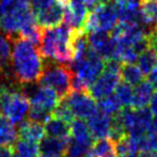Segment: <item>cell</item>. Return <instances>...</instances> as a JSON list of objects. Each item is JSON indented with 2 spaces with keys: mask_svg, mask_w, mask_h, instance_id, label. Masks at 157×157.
Masks as SVG:
<instances>
[{
  "mask_svg": "<svg viewBox=\"0 0 157 157\" xmlns=\"http://www.w3.org/2000/svg\"><path fill=\"white\" fill-rule=\"evenodd\" d=\"M11 42L13 43L10 61L12 81L21 87L37 82L44 68L39 49L21 36L12 37Z\"/></svg>",
  "mask_w": 157,
  "mask_h": 157,
  "instance_id": "cell-1",
  "label": "cell"
},
{
  "mask_svg": "<svg viewBox=\"0 0 157 157\" xmlns=\"http://www.w3.org/2000/svg\"><path fill=\"white\" fill-rule=\"evenodd\" d=\"M74 32L75 30L65 23L57 27L43 28L39 45V52L42 58L70 65L74 56Z\"/></svg>",
  "mask_w": 157,
  "mask_h": 157,
  "instance_id": "cell-2",
  "label": "cell"
},
{
  "mask_svg": "<svg viewBox=\"0 0 157 157\" xmlns=\"http://www.w3.org/2000/svg\"><path fill=\"white\" fill-rule=\"evenodd\" d=\"M35 19L29 0H0V31L10 39L17 36L24 26Z\"/></svg>",
  "mask_w": 157,
  "mask_h": 157,
  "instance_id": "cell-3",
  "label": "cell"
},
{
  "mask_svg": "<svg viewBox=\"0 0 157 157\" xmlns=\"http://www.w3.org/2000/svg\"><path fill=\"white\" fill-rule=\"evenodd\" d=\"M30 101L24 90L13 85L3 86L0 91V113L13 124H21L29 113Z\"/></svg>",
  "mask_w": 157,
  "mask_h": 157,
  "instance_id": "cell-4",
  "label": "cell"
},
{
  "mask_svg": "<svg viewBox=\"0 0 157 157\" xmlns=\"http://www.w3.org/2000/svg\"><path fill=\"white\" fill-rule=\"evenodd\" d=\"M73 74L70 65L48 60L44 62V68L37 82L52 89L61 99L72 91Z\"/></svg>",
  "mask_w": 157,
  "mask_h": 157,
  "instance_id": "cell-5",
  "label": "cell"
},
{
  "mask_svg": "<svg viewBox=\"0 0 157 157\" xmlns=\"http://www.w3.org/2000/svg\"><path fill=\"white\" fill-rule=\"evenodd\" d=\"M122 64V62L114 59L105 61L103 73L89 88V93L94 99H101L113 93L117 86L120 82Z\"/></svg>",
  "mask_w": 157,
  "mask_h": 157,
  "instance_id": "cell-6",
  "label": "cell"
},
{
  "mask_svg": "<svg viewBox=\"0 0 157 157\" xmlns=\"http://www.w3.org/2000/svg\"><path fill=\"white\" fill-rule=\"evenodd\" d=\"M118 15L111 3H101L89 13L83 32L93 31L110 32L118 25Z\"/></svg>",
  "mask_w": 157,
  "mask_h": 157,
  "instance_id": "cell-7",
  "label": "cell"
},
{
  "mask_svg": "<svg viewBox=\"0 0 157 157\" xmlns=\"http://www.w3.org/2000/svg\"><path fill=\"white\" fill-rule=\"evenodd\" d=\"M121 116L124 123L126 134L132 137H138L147 134L153 122V113L149 108L128 107L121 110Z\"/></svg>",
  "mask_w": 157,
  "mask_h": 157,
  "instance_id": "cell-8",
  "label": "cell"
},
{
  "mask_svg": "<svg viewBox=\"0 0 157 157\" xmlns=\"http://www.w3.org/2000/svg\"><path fill=\"white\" fill-rule=\"evenodd\" d=\"M62 99L68 106L75 118L81 120L88 119L97 109V104L89 91L72 90Z\"/></svg>",
  "mask_w": 157,
  "mask_h": 157,
  "instance_id": "cell-9",
  "label": "cell"
},
{
  "mask_svg": "<svg viewBox=\"0 0 157 157\" xmlns=\"http://www.w3.org/2000/svg\"><path fill=\"white\" fill-rule=\"evenodd\" d=\"M25 92V91H24ZM30 101V107L41 109L52 113L57 108L61 98L52 89L45 86H40L28 93L25 92Z\"/></svg>",
  "mask_w": 157,
  "mask_h": 157,
  "instance_id": "cell-10",
  "label": "cell"
},
{
  "mask_svg": "<svg viewBox=\"0 0 157 157\" xmlns=\"http://www.w3.org/2000/svg\"><path fill=\"white\" fill-rule=\"evenodd\" d=\"M89 13L85 0H68L65 6L64 21L72 29L83 32Z\"/></svg>",
  "mask_w": 157,
  "mask_h": 157,
  "instance_id": "cell-11",
  "label": "cell"
},
{
  "mask_svg": "<svg viewBox=\"0 0 157 157\" xmlns=\"http://www.w3.org/2000/svg\"><path fill=\"white\" fill-rule=\"evenodd\" d=\"M68 0H57L52 6L35 13L36 21L42 28H52L61 25L64 19L65 6Z\"/></svg>",
  "mask_w": 157,
  "mask_h": 157,
  "instance_id": "cell-12",
  "label": "cell"
},
{
  "mask_svg": "<svg viewBox=\"0 0 157 157\" xmlns=\"http://www.w3.org/2000/svg\"><path fill=\"white\" fill-rule=\"evenodd\" d=\"M87 120V125L89 127L90 134L94 140L109 137L111 117L104 113L99 109H96Z\"/></svg>",
  "mask_w": 157,
  "mask_h": 157,
  "instance_id": "cell-13",
  "label": "cell"
},
{
  "mask_svg": "<svg viewBox=\"0 0 157 157\" xmlns=\"http://www.w3.org/2000/svg\"><path fill=\"white\" fill-rule=\"evenodd\" d=\"M111 4L118 15V18L121 21L129 24H140L139 1L137 0H112Z\"/></svg>",
  "mask_w": 157,
  "mask_h": 157,
  "instance_id": "cell-14",
  "label": "cell"
},
{
  "mask_svg": "<svg viewBox=\"0 0 157 157\" xmlns=\"http://www.w3.org/2000/svg\"><path fill=\"white\" fill-rule=\"evenodd\" d=\"M17 136L18 139L39 143L45 136V127L42 123L34 122L32 120L24 121L23 123H21Z\"/></svg>",
  "mask_w": 157,
  "mask_h": 157,
  "instance_id": "cell-15",
  "label": "cell"
},
{
  "mask_svg": "<svg viewBox=\"0 0 157 157\" xmlns=\"http://www.w3.org/2000/svg\"><path fill=\"white\" fill-rule=\"evenodd\" d=\"M70 138H55V137H45L40 143V153L54 154L65 157L67 147L70 144Z\"/></svg>",
  "mask_w": 157,
  "mask_h": 157,
  "instance_id": "cell-16",
  "label": "cell"
},
{
  "mask_svg": "<svg viewBox=\"0 0 157 157\" xmlns=\"http://www.w3.org/2000/svg\"><path fill=\"white\" fill-rule=\"evenodd\" d=\"M153 86L150 83L149 80H142L140 83H138L134 89L130 107L135 109L147 107L153 96Z\"/></svg>",
  "mask_w": 157,
  "mask_h": 157,
  "instance_id": "cell-17",
  "label": "cell"
},
{
  "mask_svg": "<svg viewBox=\"0 0 157 157\" xmlns=\"http://www.w3.org/2000/svg\"><path fill=\"white\" fill-rule=\"evenodd\" d=\"M45 134L55 138H70L71 137V123L65 122L59 118L52 116L45 123Z\"/></svg>",
  "mask_w": 157,
  "mask_h": 157,
  "instance_id": "cell-18",
  "label": "cell"
},
{
  "mask_svg": "<svg viewBox=\"0 0 157 157\" xmlns=\"http://www.w3.org/2000/svg\"><path fill=\"white\" fill-rule=\"evenodd\" d=\"M85 157H117L114 141L110 138L98 139L93 142Z\"/></svg>",
  "mask_w": 157,
  "mask_h": 157,
  "instance_id": "cell-19",
  "label": "cell"
},
{
  "mask_svg": "<svg viewBox=\"0 0 157 157\" xmlns=\"http://www.w3.org/2000/svg\"><path fill=\"white\" fill-rule=\"evenodd\" d=\"M16 137L14 124L0 113V147H13L16 142Z\"/></svg>",
  "mask_w": 157,
  "mask_h": 157,
  "instance_id": "cell-20",
  "label": "cell"
},
{
  "mask_svg": "<svg viewBox=\"0 0 157 157\" xmlns=\"http://www.w3.org/2000/svg\"><path fill=\"white\" fill-rule=\"evenodd\" d=\"M71 139L78 142L93 143V138L90 134L87 122L81 119H76L71 123Z\"/></svg>",
  "mask_w": 157,
  "mask_h": 157,
  "instance_id": "cell-21",
  "label": "cell"
},
{
  "mask_svg": "<svg viewBox=\"0 0 157 157\" xmlns=\"http://www.w3.org/2000/svg\"><path fill=\"white\" fill-rule=\"evenodd\" d=\"M11 61V39L0 32V74L9 78Z\"/></svg>",
  "mask_w": 157,
  "mask_h": 157,
  "instance_id": "cell-22",
  "label": "cell"
},
{
  "mask_svg": "<svg viewBox=\"0 0 157 157\" xmlns=\"http://www.w3.org/2000/svg\"><path fill=\"white\" fill-rule=\"evenodd\" d=\"M120 76L123 81L130 86H137L143 80V76L141 70L138 65H135L134 63H124L121 67Z\"/></svg>",
  "mask_w": 157,
  "mask_h": 157,
  "instance_id": "cell-23",
  "label": "cell"
},
{
  "mask_svg": "<svg viewBox=\"0 0 157 157\" xmlns=\"http://www.w3.org/2000/svg\"><path fill=\"white\" fill-rule=\"evenodd\" d=\"M15 157H39L40 144L32 141L18 139L14 143Z\"/></svg>",
  "mask_w": 157,
  "mask_h": 157,
  "instance_id": "cell-24",
  "label": "cell"
},
{
  "mask_svg": "<svg viewBox=\"0 0 157 157\" xmlns=\"http://www.w3.org/2000/svg\"><path fill=\"white\" fill-rule=\"evenodd\" d=\"M137 61H138V67L141 70L142 74L149 75L157 65V52L153 48L149 47L142 54H140Z\"/></svg>",
  "mask_w": 157,
  "mask_h": 157,
  "instance_id": "cell-25",
  "label": "cell"
},
{
  "mask_svg": "<svg viewBox=\"0 0 157 157\" xmlns=\"http://www.w3.org/2000/svg\"><path fill=\"white\" fill-rule=\"evenodd\" d=\"M132 93H134V89L132 88V86L123 81V82H119V85L117 86L113 95L122 107L128 108L132 105Z\"/></svg>",
  "mask_w": 157,
  "mask_h": 157,
  "instance_id": "cell-26",
  "label": "cell"
},
{
  "mask_svg": "<svg viewBox=\"0 0 157 157\" xmlns=\"http://www.w3.org/2000/svg\"><path fill=\"white\" fill-rule=\"evenodd\" d=\"M98 101H99L97 104V109H99L104 113L108 114L110 117L114 116L122 110V106L113 94L109 95L107 97H104L101 99H98Z\"/></svg>",
  "mask_w": 157,
  "mask_h": 157,
  "instance_id": "cell-27",
  "label": "cell"
},
{
  "mask_svg": "<svg viewBox=\"0 0 157 157\" xmlns=\"http://www.w3.org/2000/svg\"><path fill=\"white\" fill-rule=\"evenodd\" d=\"M52 116L56 117V118L61 119V120H64L67 123H72L73 121L75 120L74 114L72 113L71 109L68 108V106L66 105V103L63 101V99H61V101L59 103V105L57 106V108L54 110Z\"/></svg>",
  "mask_w": 157,
  "mask_h": 157,
  "instance_id": "cell-28",
  "label": "cell"
},
{
  "mask_svg": "<svg viewBox=\"0 0 157 157\" xmlns=\"http://www.w3.org/2000/svg\"><path fill=\"white\" fill-rule=\"evenodd\" d=\"M29 1L32 6L33 12H34V14H35V13L41 12V11L49 8V6H52L57 0H29Z\"/></svg>",
  "mask_w": 157,
  "mask_h": 157,
  "instance_id": "cell-29",
  "label": "cell"
},
{
  "mask_svg": "<svg viewBox=\"0 0 157 157\" xmlns=\"http://www.w3.org/2000/svg\"><path fill=\"white\" fill-rule=\"evenodd\" d=\"M0 157H15L14 145L13 147H0Z\"/></svg>",
  "mask_w": 157,
  "mask_h": 157,
  "instance_id": "cell-30",
  "label": "cell"
},
{
  "mask_svg": "<svg viewBox=\"0 0 157 157\" xmlns=\"http://www.w3.org/2000/svg\"><path fill=\"white\" fill-rule=\"evenodd\" d=\"M147 76H149L150 83H151V85L153 86L154 89L157 90V65L153 68V71H152V72L150 73V74L147 75Z\"/></svg>",
  "mask_w": 157,
  "mask_h": 157,
  "instance_id": "cell-31",
  "label": "cell"
},
{
  "mask_svg": "<svg viewBox=\"0 0 157 157\" xmlns=\"http://www.w3.org/2000/svg\"><path fill=\"white\" fill-rule=\"evenodd\" d=\"M150 110L152 111L153 116L157 117V92L153 93V96L150 101Z\"/></svg>",
  "mask_w": 157,
  "mask_h": 157,
  "instance_id": "cell-32",
  "label": "cell"
},
{
  "mask_svg": "<svg viewBox=\"0 0 157 157\" xmlns=\"http://www.w3.org/2000/svg\"><path fill=\"white\" fill-rule=\"evenodd\" d=\"M138 157H157V155L154 152H151V151H142L139 153Z\"/></svg>",
  "mask_w": 157,
  "mask_h": 157,
  "instance_id": "cell-33",
  "label": "cell"
},
{
  "mask_svg": "<svg viewBox=\"0 0 157 157\" xmlns=\"http://www.w3.org/2000/svg\"><path fill=\"white\" fill-rule=\"evenodd\" d=\"M39 157H63L59 155H54V154H45V153H40Z\"/></svg>",
  "mask_w": 157,
  "mask_h": 157,
  "instance_id": "cell-34",
  "label": "cell"
},
{
  "mask_svg": "<svg viewBox=\"0 0 157 157\" xmlns=\"http://www.w3.org/2000/svg\"><path fill=\"white\" fill-rule=\"evenodd\" d=\"M117 157H136L135 154H126V155H121V156H117Z\"/></svg>",
  "mask_w": 157,
  "mask_h": 157,
  "instance_id": "cell-35",
  "label": "cell"
},
{
  "mask_svg": "<svg viewBox=\"0 0 157 157\" xmlns=\"http://www.w3.org/2000/svg\"><path fill=\"white\" fill-rule=\"evenodd\" d=\"M2 87H3V83H2V75L0 74V91H1Z\"/></svg>",
  "mask_w": 157,
  "mask_h": 157,
  "instance_id": "cell-36",
  "label": "cell"
},
{
  "mask_svg": "<svg viewBox=\"0 0 157 157\" xmlns=\"http://www.w3.org/2000/svg\"><path fill=\"white\" fill-rule=\"evenodd\" d=\"M155 30H156V32H157V26H156V27H155Z\"/></svg>",
  "mask_w": 157,
  "mask_h": 157,
  "instance_id": "cell-37",
  "label": "cell"
},
{
  "mask_svg": "<svg viewBox=\"0 0 157 157\" xmlns=\"http://www.w3.org/2000/svg\"><path fill=\"white\" fill-rule=\"evenodd\" d=\"M137 1H140V0H137Z\"/></svg>",
  "mask_w": 157,
  "mask_h": 157,
  "instance_id": "cell-38",
  "label": "cell"
},
{
  "mask_svg": "<svg viewBox=\"0 0 157 157\" xmlns=\"http://www.w3.org/2000/svg\"><path fill=\"white\" fill-rule=\"evenodd\" d=\"M154 1H157V0H154Z\"/></svg>",
  "mask_w": 157,
  "mask_h": 157,
  "instance_id": "cell-39",
  "label": "cell"
}]
</instances>
